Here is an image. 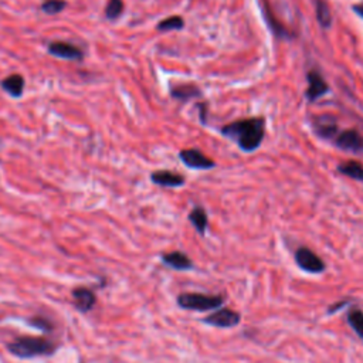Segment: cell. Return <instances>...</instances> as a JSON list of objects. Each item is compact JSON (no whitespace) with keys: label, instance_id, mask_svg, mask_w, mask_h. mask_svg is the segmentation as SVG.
<instances>
[{"label":"cell","instance_id":"cell-8","mask_svg":"<svg viewBox=\"0 0 363 363\" xmlns=\"http://www.w3.org/2000/svg\"><path fill=\"white\" fill-rule=\"evenodd\" d=\"M179 157L186 167L196 169V170H207L216 166V162L207 157L199 149H184L179 153Z\"/></svg>","mask_w":363,"mask_h":363},{"label":"cell","instance_id":"cell-19","mask_svg":"<svg viewBox=\"0 0 363 363\" xmlns=\"http://www.w3.org/2000/svg\"><path fill=\"white\" fill-rule=\"evenodd\" d=\"M337 172L353 180L363 182V164L357 160H347L337 166Z\"/></svg>","mask_w":363,"mask_h":363},{"label":"cell","instance_id":"cell-9","mask_svg":"<svg viewBox=\"0 0 363 363\" xmlns=\"http://www.w3.org/2000/svg\"><path fill=\"white\" fill-rule=\"evenodd\" d=\"M306 81H308V88L305 91V96L308 101L313 102L329 92V86L325 78L316 69H311L306 74Z\"/></svg>","mask_w":363,"mask_h":363},{"label":"cell","instance_id":"cell-24","mask_svg":"<svg viewBox=\"0 0 363 363\" xmlns=\"http://www.w3.org/2000/svg\"><path fill=\"white\" fill-rule=\"evenodd\" d=\"M33 326L41 329V330H51V323L45 319V318H34L31 322H30Z\"/></svg>","mask_w":363,"mask_h":363},{"label":"cell","instance_id":"cell-26","mask_svg":"<svg viewBox=\"0 0 363 363\" xmlns=\"http://www.w3.org/2000/svg\"><path fill=\"white\" fill-rule=\"evenodd\" d=\"M207 105L206 104H199L197 108H199V112H200V121L201 123H206V119H207Z\"/></svg>","mask_w":363,"mask_h":363},{"label":"cell","instance_id":"cell-6","mask_svg":"<svg viewBox=\"0 0 363 363\" xmlns=\"http://www.w3.org/2000/svg\"><path fill=\"white\" fill-rule=\"evenodd\" d=\"M333 143L340 150L363 155V135L356 129H346L339 132L333 139Z\"/></svg>","mask_w":363,"mask_h":363},{"label":"cell","instance_id":"cell-10","mask_svg":"<svg viewBox=\"0 0 363 363\" xmlns=\"http://www.w3.org/2000/svg\"><path fill=\"white\" fill-rule=\"evenodd\" d=\"M48 54L61 58V60H69V61H79L82 60L84 54L81 51L79 47L71 44V43H65V41H52L48 44L47 47Z\"/></svg>","mask_w":363,"mask_h":363},{"label":"cell","instance_id":"cell-12","mask_svg":"<svg viewBox=\"0 0 363 363\" xmlns=\"http://www.w3.org/2000/svg\"><path fill=\"white\" fill-rule=\"evenodd\" d=\"M150 180L162 187H182L186 183L184 176L170 172V170H157L150 174Z\"/></svg>","mask_w":363,"mask_h":363},{"label":"cell","instance_id":"cell-2","mask_svg":"<svg viewBox=\"0 0 363 363\" xmlns=\"http://www.w3.org/2000/svg\"><path fill=\"white\" fill-rule=\"evenodd\" d=\"M9 350L11 354L21 357V359H30L37 356H45L52 354L55 350V345L44 337H34V336H23L16 339L9 345Z\"/></svg>","mask_w":363,"mask_h":363},{"label":"cell","instance_id":"cell-4","mask_svg":"<svg viewBox=\"0 0 363 363\" xmlns=\"http://www.w3.org/2000/svg\"><path fill=\"white\" fill-rule=\"evenodd\" d=\"M296 265L309 274H320L326 269L323 259L308 247H299L294 254Z\"/></svg>","mask_w":363,"mask_h":363},{"label":"cell","instance_id":"cell-14","mask_svg":"<svg viewBox=\"0 0 363 363\" xmlns=\"http://www.w3.org/2000/svg\"><path fill=\"white\" fill-rule=\"evenodd\" d=\"M170 95H172V98H174L180 102H187L190 99L199 98L201 95V91L193 84H182V85L172 86Z\"/></svg>","mask_w":363,"mask_h":363},{"label":"cell","instance_id":"cell-22","mask_svg":"<svg viewBox=\"0 0 363 363\" xmlns=\"http://www.w3.org/2000/svg\"><path fill=\"white\" fill-rule=\"evenodd\" d=\"M123 11V1L122 0H109L105 7V16L109 20L118 18Z\"/></svg>","mask_w":363,"mask_h":363},{"label":"cell","instance_id":"cell-7","mask_svg":"<svg viewBox=\"0 0 363 363\" xmlns=\"http://www.w3.org/2000/svg\"><path fill=\"white\" fill-rule=\"evenodd\" d=\"M312 129L320 139H335V136L339 133L337 121L330 113H320L315 115L312 118Z\"/></svg>","mask_w":363,"mask_h":363},{"label":"cell","instance_id":"cell-21","mask_svg":"<svg viewBox=\"0 0 363 363\" xmlns=\"http://www.w3.org/2000/svg\"><path fill=\"white\" fill-rule=\"evenodd\" d=\"M184 27V20L180 16H170L164 20H162L156 28L159 31H173V30H182Z\"/></svg>","mask_w":363,"mask_h":363},{"label":"cell","instance_id":"cell-1","mask_svg":"<svg viewBox=\"0 0 363 363\" xmlns=\"http://www.w3.org/2000/svg\"><path fill=\"white\" fill-rule=\"evenodd\" d=\"M220 133L235 142L242 152H254L259 147L265 138V119L264 118H248L240 119L224 125Z\"/></svg>","mask_w":363,"mask_h":363},{"label":"cell","instance_id":"cell-17","mask_svg":"<svg viewBox=\"0 0 363 363\" xmlns=\"http://www.w3.org/2000/svg\"><path fill=\"white\" fill-rule=\"evenodd\" d=\"M189 221L191 223V225L196 228V231L200 234V235H204L206 234V230L208 227V217H207V213L203 207L197 206L194 207L189 216H187Z\"/></svg>","mask_w":363,"mask_h":363},{"label":"cell","instance_id":"cell-15","mask_svg":"<svg viewBox=\"0 0 363 363\" xmlns=\"http://www.w3.org/2000/svg\"><path fill=\"white\" fill-rule=\"evenodd\" d=\"M72 298H74V303L75 306L81 311V312H86L89 311L94 303H95V295L91 289L88 288H77L72 292Z\"/></svg>","mask_w":363,"mask_h":363},{"label":"cell","instance_id":"cell-20","mask_svg":"<svg viewBox=\"0 0 363 363\" xmlns=\"http://www.w3.org/2000/svg\"><path fill=\"white\" fill-rule=\"evenodd\" d=\"M346 322L353 332L363 339V311L360 308H350L346 313Z\"/></svg>","mask_w":363,"mask_h":363},{"label":"cell","instance_id":"cell-16","mask_svg":"<svg viewBox=\"0 0 363 363\" xmlns=\"http://www.w3.org/2000/svg\"><path fill=\"white\" fill-rule=\"evenodd\" d=\"M1 88L13 98L21 96L24 91V78L18 74H11L1 81Z\"/></svg>","mask_w":363,"mask_h":363},{"label":"cell","instance_id":"cell-5","mask_svg":"<svg viewBox=\"0 0 363 363\" xmlns=\"http://www.w3.org/2000/svg\"><path fill=\"white\" fill-rule=\"evenodd\" d=\"M241 322V315L230 308H218L208 316L203 318V323L220 328V329H227V328H234Z\"/></svg>","mask_w":363,"mask_h":363},{"label":"cell","instance_id":"cell-25","mask_svg":"<svg viewBox=\"0 0 363 363\" xmlns=\"http://www.w3.org/2000/svg\"><path fill=\"white\" fill-rule=\"evenodd\" d=\"M352 299H343V301H340V302H336V303H332L330 306H329V309H328V313H333V312H337L339 309H342V308H345V306H347L349 305V302H350Z\"/></svg>","mask_w":363,"mask_h":363},{"label":"cell","instance_id":"cell-13","mask_svg":"<svg viewBox=\"0 0 363 363\" xmlns=\"http://www.w3.org/2000/svg\"><path fill=\"white\" fill-rule=\"evenodd\" d=\"M262 13H264V18H265V21H267V24H268V27H269V30L274 33V35L275 37H278V38H285V40H289V38H292L294 35H292V33L279 21V20H277L275 17H274V14H272V11L269 10V4L268 3H262Z\"/></svg>","mask_w":363,"mask_h":363},{"label":"cell","instance_id":"cell-11","mask_svg":"<svg viewBox=\"0 0 363 363\" xmlns=\"http://www.w3.org/2000/svg\"><path fill=\"white\" fill-rule=\"evenodd\" d=\"M160 259L164 265L176 271H190L194 267L191 258L182 251H172V252L162 254Z\"/></svg>","mask_w":363,"mask_h":363},{"label":"cell","instance_id":"cell-23","mask_svg":"<svg viewBox=\"0 0 363 363\" xmlns=\"http://www.w3.org/2000/svg\"><path fill=\"white\" fill-rule=\"evenodd\" d=\"M67 7V3L64 0H45L41 4V10L47 14H57L61 13Z\"/></svg>","mask_w":363,"mask_h":363},{"label":"cell","instance_id":"cell-3","mask_svg":"<svg viewBox=\"0 0 363 363\" xmlns=\"http://www.w3.org/2000/svg\"><path fill=\"white\" fill-rule=\"evenodd\" d=\"M225 296L221 294L208 295L200 292H183L177 296V305L182 309L207 312L213 309H218L224 305Z\"/></svg>","mask_w":363,"mask_h":363},{"label":"cell","instance_id":"cell-18","mask_svg":"<svg viewBox=\"0 0 363 363\" xmlns=\"http://www.w3.org/2000/svg\"><path fill=\"white\" fill-rule=\"evenodd\" d=\"M313 6H315V14H316V20L319 23V26L322 28H330L333 24V17L330 13V9L328 6L326 0H313Z\"/></svg>","mask_w":363,"mask_h":363},{"label":"cell","instance_id":"cell-27","mask_svg":"<svg viewBox=\"0 0 363 363\" xmlns=\"http://www.w3.org/2000/svg\"><path fill=\"white\" fill-rule=\"evenodd\" d=\"M352 10H353V13H356L360 18H363V3L353 4V6H352Z\"/></svg>","mask_w":363,"mask_h":363}]
</instances>
